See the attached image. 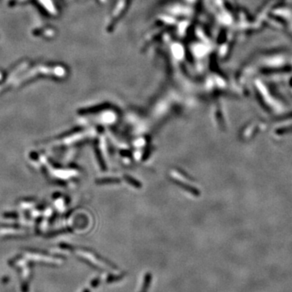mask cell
Returning <instances> with one entry per match:
<instances>
[{
  "mask_svg": "<svg viewBox=\"0 0 292 292\" xmlns=\"http://www.w3.org/2000/svg\"><path fill=\"white\" fill-rule=\"evenodd\" d=\"M150 282H151V275L150 274H147L146 277H145V283H144V285H143V289H142V291H145L148 289V287H149V284H150Z\"/></svg>",
  "mask_w": 292,
  "mask_h": 292,
  "instance_id": "cell-1",
  "label": "cell"
},
{
  "mask_svg": "<svg viewBox=\"0 0 292 292\" xmlns=\"http://www.w3.org/2000/svg\"><path fill=\"white\" fill-rule=\"evenodd\" d=\"M98 283H99V279H95L94 281H92V283H91V284L92 285V286H97L98 285Z\"/></svg>",
  "mask_w": 292,
  "mask_h": 292,
  "instance_id": "cell-2",
  "label": "cell"
},
{
  "mask_svg": "<svg viewBox=\"0 0 292 292\" xmlns=\"http://www.w3.org/2000/svg\"><path fill=\"white\" fill-rule=\"evenodd\" d=\"M84 292H89V290H85V291H84Z\"/></svg>",
  "mask_w": 292,
  "mask_h": 292,
  "instance_id": "cell-3",
  "label": "cell"
}]
</instances>
